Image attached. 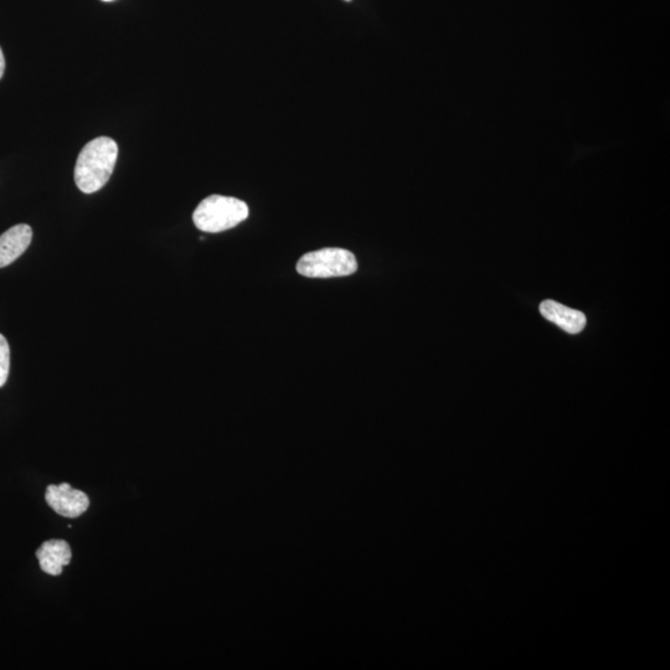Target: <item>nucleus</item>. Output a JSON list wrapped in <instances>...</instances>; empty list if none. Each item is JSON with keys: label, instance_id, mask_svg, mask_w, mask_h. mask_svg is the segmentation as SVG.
Wrapping results in <instances>:
<instances>
[{"label": "nucleus", "instance_id": "1a4fd4ad", "mask_svg": "<svg viewBox=\"0 0 670 670\" xmlns=\"http://www.w3.org/2000/svg\"><path fill=\"white\" fill-rule=\"evenodd\" d=\"M5 70V59L2 49H0V79H2Z\"/></svg>", "mask_w": 670, "mask_h": 670}, {"label": "nucleus", "instance_id": "423d86ee", "mask_svg": "<svg viewBox=\"0 0 670 670\" xmlns=\"http://www.w3.org/2000/svg\"><path fill=\"white\" fill-rule=\"evenodd\" d=\"M40 569L51 576H59L64 566L70 564L72 551L69 543L65 540L53 539L45 541L36 551Z\"/></svg>", "mask_w": 670, "mask_h": 670}, {"label": "nucleus", "instance_id": "0eeeda50", "mask_svg": "<svg viewBox=\"0 0 670 670\" xmlns=\"http://www.w3.org/2000/svg\"><path fill=\"white\" fill-rule=\"evenodd\" d=\"M540 313L545 319L570 334H579L586 327V316L576 309L563 306L555 301H545L540 304Z\"/></svg>", "mask_w": 670, "mask_h": 670}, {"label": "nucleus", "instance_id": "f03ea898", "mask_svg": "<svg viewBox=\"0 0 670 670\" xmlns=\"http://www.w3.org/2000/svg\"><path fill=\"white\" fill-rule=\"evenodd\" d=\"M249 206L240 199L210 195L201 201L193 214L195 226L209 234L223 233L249 218Z\"/></svg>", "mask_w": 670, "mask_h": 670}, {"label": "nucleus", "instance_id": "9b49d317", "mask_svg": "<svg viewBox=\"0 0 670 670\" xmlns=\"http://www.w3.org/2000/svg\"><path fill=\"white\" fill-rule=\"evenodd\" d=\"M347 2H350V0H347Z\"/></svg>", "mask_w": 670, "mask_h": 670}, {"label": "nucleus", "instance_id": "7ed1b4c3", "mask_svg": "<svg viewBox=\"0 0 670 670\" xmlns=\"http://www.w3.org/2000/svg\"><path fill=\"white\" fill-rule=\"evenodd\" d=\"M297 271L309 278L344 277L358 271V262L352 252L328 247L303 255L298 261Z\"/></svg>", "mask_w": 670, "mask_h": 670}, {"label": "nucleus", "instance_id": "6e6552de", "mask_svg": "<svg viewBox=\"0 0 670 670\" xmlns=\"http://www.w3.org/2000/svg\"><path fill=\"white\" fill-rule=\"evenodd\" d=\"M10 369V348L8 340L0 334V388L7 383Z\"/></svg>", "mask_w": 670, "mask_h": 670}, {"label": "nucleus", "instance_id": "f257e3e1", "mask_svg": "<svg viewBox=\"0 0 670 670\" xmlns=\"http://www.w3.org/2000/svg\"><path fill=\"white\" fill-rule=\"evenodd\" d=\"M118 157L117 143L99 137L86 144L77 158L75 183L85 194L99 192L110 180Z\"/></svg>", "mask_w": 670, "mask_h": 670}, {"label": "nucleus", "instance_id": "39448f33", "mask_svg": "<svg viewBox=\"0 0 670 670\" xmlns=\"http://www.w3.org/2000/svg\"><path fill=\"white\" fill-rule=\"evenodd\" d=\"M33 240V230L27 224L13 226L0 236V268L18 260L28 250Z\"/></svg>", "mask_w": 670, "mask_h": 670}, {"label": "nucleus", "instance_id": "9d476101", "mask_svg": "<svg viewBox=\"0 0 670 670\" xmlns=\"http://www.w3.org/2000/svg\"><path fill=\"white\" fill-rule=\"evenodd\" d=\"M103 2H113V0H103Z\"/></svg>", "mask_w": 670, "mask_h": 670}, {"label": "nucleus", "instance_id": "20e7f679", "mask_svg": "<svg viewBox=\"0 0 670 670\" xmlns=\"http://www.w3.org/2000/svg\"><path fill=\"white\" fill-rule=\"evenodd\" d=\"M45 501L55 513L65 518H79L90 507V499L84 492L74 489L69 483L46 489Z\"/></svg>", "mask_w": 670, "mask_h": 670}]
</instances>
